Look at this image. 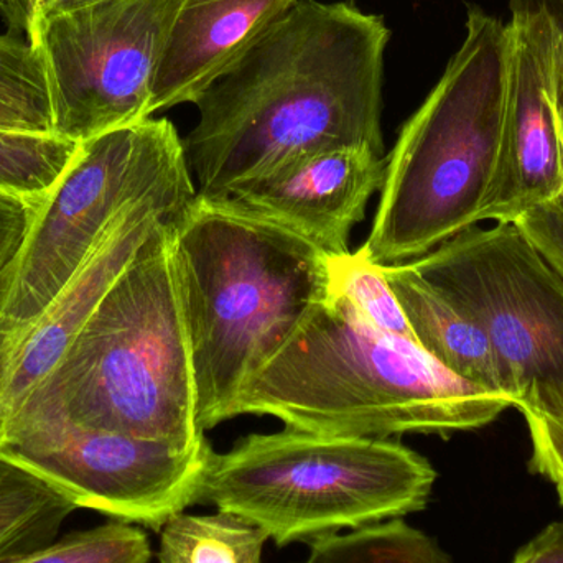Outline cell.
Listing matches in <instances>:
<instances>
[{"mask_svg": "<svg viewBox=\"0 0 563 563\" xmlns=\"http://www.w3.org/2000/svg\"><path fill=\"white\" fill-rule=\"evenodd\" d=\"M384 16L353 3L297 0L197 101L181 139L198 197L236 188L310 152L384 155Z\"/></svg>", "mask_w": 563, "mask_h": 563, "instance_id": "obj_1", "label": "cell"}, {"mask_svg": "<svg viewBox=\"0 0 563 563\" xmlns=\"http://www.w3.org/2000/svg\"><path fill=\"white\" fill-rule=\"evenodd\" d=\"M511 397L443 367L416 341L374 328L330 288L247 380L234 417L271 416L330 437L450 435L495 422Z\"/></svg>", "mask_w": 563, "mask_h": 563, "instance_id": "obj_2", "label": "cell"}, {"mask_svg": "<svg viewBox=\"0 0 563 563\" xmlns=\"http://www.w3.org/2000/svg\"><path fill=\"white\" fill-rule=\"evenodd\" d=\"M174 257L201 432L234 419L247 380L331 288L330 257L221 198H195Z\"/></svg>", "mask_w": 563, "mask_h": 563, "instance_id": "obj_3", "label": "cell"}, {"mask_svg": "<svg viewBox=\"0 0 563 563\" xmlns=\"http://www.w3.org/2000/svg\"><path fill=\"white\" fill-rule=\"evenodd\" d=\"M180 218L142 246L22 407L46 404L78 426L178 449L208 442L197 423L175 267L174 233Z\"/></svg>", "mask_w": 563, "mask_h": 563, "instance_id": "obj_4", "label": "cell"}, {"mask_svg": "<svg viewBox=\"0 0 563 563\" xmlns=\"http://www.w3.org/2000/svg\"><path fill=\"white\" fill-rule=\"evenodd\" d=\"M508 62V25L470 5L462 46L387 157L363 246L373 263L419 260L478 227L498 165Z\"/></svg>", "mask_w": 563, "mask_h": 563, "instance_id": "obj_5", "label": "cell"}, {"mask_svg": "<svg viewBox=\"0 0 563 563\" xmlns=\"http://www.w3.org/2000/svg\"><path fill=\"white\" fill-rule=\"evenodd\" d=\"M435 479L429 460L402 443L285 427L211 452L200 501L287 545L422 511Z\"/></svg>", "mask_w": 563, "mask_h": 563, "instance_id": "obj_6", "label": "cell"}, {"mask_svg": "<svg viewBox=\"0 0 563 563\" xmlns=\"http://www.w3.org/2000/svg\"><path fill=\"white\" fill-rule=\"evenodd\" d=\"M194 180L168 119L79 142L9 266L0 274V343L32 323L73 279L128 205Z\"/></svg>", "mask_w": 563, "mask_h": 563, "instance_id": "obj_7", "label": "cell"}, {"mask_svg": "<svg viewBox=\"0 0 563 563\" xmlns=\"http://www.w3.org/2000/svg\"><path fill=\"white\" fill-rule=\"evenodd\" d=\"M409 264L485 328L515 407L563 423V279L519 228L473 227Z\"/></svg>", "mask_w": 563, "mask_h": 563, "instance_id": "obj_8", "label": "cell"}, {"mask_svg": "<svg viewBox=\"0 0 563 563\" xmlns=\"http://www.w3.org/2000/svg\"><path fill=\"white\" fill-rule=\"evenodd\" d=\"M210 443H170L88 429L46 404L20 407L0 429V459L85 508L164 528L200 501Z\"/></svg>", "mask_w": 563, "mask_h": 563, "instance_id": "obj_9", "label": "cell"}, {"mask_svg": "<svg viewBox=\"0 0 563 563\" xmlns=\"http://www.w3.org/2000/svg\"><path fill=\"white\" fill-rule=\"evenodd\" d=\"M185 0H96L49 10L26 42L45 73L53 134L85 142L154 118L152 82Z\"/></svg>", "mask_w": 563, "mask_h": 563, "instance_id": "obj_10", "label": "cell"}, {"mask_svg": "<svg viewBox=\"0 0 563 563\" xmlns=\"http://www.w3.org/2000/svg\"><path fill=\"white\" fill-rule=\"evenodd\" d=\"M197 198L181 181L128 205L99 238L73 279L20 333L0 343V429L55 369L106 291L168 221Z\"/></svg>", "mask_w": 563, "mask_h": 563, "instance_id": "obj_11", "label": "cell"}, {"mask_svg": "<svg viewBox=\"0 0 563 563\" xmlns=\"http://www.w3.org/2000/svg\"><path fill=\"white\" fill-rule=\"evenodd\" d=\"M501 145L482 221L515 223L563 191V145L552 104L551 30L539 0H509Z\"/></svg>", "mask_w": 563, "mask_h": 563, "instance_id": "obj_12", "label": "cell"}, {"mask_svg": "<svg viewBox=\"0 0 563 563\" xmlns=\"http://www.w3.org/2000/svg\"><path fill=\"white\" fill-rule=\"evenodd\" d=\"M387 158L369 147L310 152L221 198L238 210L284 228L328 257L350 253L354 227L380 191Z\"/></svg>", "mask_w": 563, "mask_h": 563, "instance_id": "obj_13", "label": "cell"}, {"mask_svg": "<svg viewBox=\"0 0 563 563\" xmlns=\"http://www.w3.org/2000/svg\"><path fill=\"white\" fill-rule=\"evenodd\" d=\"M297 0H185L152 82V115L203 92Z\"/></svg>", "mask_w": 563, "mask_h": 563, "instance_id": "obj_14", "label": "cell"}, {"mask_svg": "<svg viewBox=\"0 0 563 563\" xmlns=\"http://www.w3.org/2000/svg\"><path fill=\"white\" fill-rule=\"evenodd\" d=\"M380 273L396 295L416 343L427 354L462 379L506 394L488 333L472 314L422 279L409 263L380 266Z\"/></svg>", "mask_w": 563, "mask_h": 563, "instance_id": "obj_15", "label": "cell"}, {"mask_svg": "<svg viewBox=\"0 0 563 563\" xmlns=\"http://www.w3.org/2000/svg\"><path fill=\"white\" fill-rule=\"evenodd\" d=\"M75 509L45 483L0 459V559L55 541Z\"/></svg>", "mask_w": 563, "mask_h": 563, "instance_id": "obj_16", "label": "cell"}, {"mask_svg": "<svg viewBox=\"0 0 563 563\" xmlns=\"http://www.w3.org/2000/svg\"><path fill=\"white\" fill-rule=\"evenodd\" d=\"M263 529L230 512L180 515L168 519L161 539V563H263Z\"/></svg>", "mask_w": 563, "mask_h": 563, "instance_id": "obj_17", "label": "cell"}, {"mask_svg": "<svg viewBox=\"0 0 563 563\" xmlns=\"http://www.w3.org/2000/svg\"><path fill=\"white\" fill-rule=\"evenodd\" d=\"M301 563H455L419 529L399 518L363 526L347 534L318 536Z\"/></svg>", "mask_w": 563, "mask_h": 563, "instance_id": "obj_18", "label": "cell"}, {"mask_svg": "<svg viewBox=\"0 0 563 563\" xmlns=\"http://www.w3.org/2000/svg\"><path fill=\"white\" fill-rule=\"evenodd\" d=\"M78 147L55 134L0 129V191L45 203Z\"/></svg>", "mask_w": 563, "mask_h": 563, "instance_id": "obj_19", "label": "cell"}, {"mask_svg": "<svg viewBox=\"0 0 563 563\" xmlns=\"http://www.w3.org/2000/svg\"><path fill=\"white\" fill-rule=\"evenodd\" d=\"M151 555L141 529L114 522L71 532L33 551L0 559V563H148Z\"/></svg>", "mask_w": 563, "mask_h": 563, "instance_id": "obj_20", "label": "cell"}, {"mask_svg": "<svg viewBox=\"0 0 563 563\" xmlns=\"http://www.w3.org/2000/svg\"><path fill=\"white\" fill-rule=\"evenodd\" d=\"M330 277L331 288L344 295L374 328L416 341L379 264L373 263L363 247L356 253L330 257Z\"/></svg>", "mask_w": 563, "mask_h": 563, "instance_id": "obj_21", "label": "cell"}, {"mask_svg": "<svg viewBox=\"0 0 563 563\" xmlns=\"http://www.w3.org/2000/svg\"><path fill=\"white\" fill-rule=\"evenodd\" d=\"M0 96L52 128L48 89L38 55L29 42L0 36Z\"/></svg>", "mask_w": 563, "mask_h": 563, "instance_id": "obj_22", "label": "cell"}, {"mask_svg": "<svg viewBox=\"0 0 563 563\" xmlns=\"http://www.w3.org/2000/svg\"><path fill=\"white\" fill-rule=\"evenodd\" d=\"M512 224L563 279V191L554 200L532 208Z\"/></svg>", "mask_w": 563, "mask_h": 563, "instance_id": "obj_23", "label": "cell"}, {"mask_svg": "<svg viewBox=\"0 0 563 563\" xmlns=\"http://www.w3.org/2000/svg\"><path fill=\"white\" fill-rule=\"evenodd\" d=\"M522 416L531 435V470L555 486L563 508V423L538 413Z\"/></svg>", "mask_w": 563, "mask_h": 563, "instance_id": "obj_24", "label": "cell"}, {"mask_svg": "<svg viewBox=\"0 0 563 563\" xmlns=\"http://www.w3.org/2000/svg\"><path fill=\"white\" fill-rule=\"evenodd\" d=\"M40 203L0 191V274L9 266L38 213Z\"/></svg>", "mask_w": 563, "mask_h": 563, "instance_id": "obj_25", "label": "cell"}, {"mask_svg": "<svg viewBox=\"0 0 563 563\" xmlns=\"http://www.w3.org/2000/svg\"><path fill=\"white\" fill-rule=\"evenodd\" d=\"M551 30L552 104L563 145V0H539Z\"/></svg>", "mask_w": 563, "mask_h": 563, "instance_id": "obj_26", "label": "cell"}, {"mask_svg": "<svg viewBox=\"0 0 563 563\" xmlns=\"http://www.w3.org/2000/svg\"><path fill=\"white\" fill-rule=\"evenodd\" d=\"M96 0H0V15L13 35L29 38L36 20L49 10L82 5Z\"/></svg>", "mask_w": 563, "mask_h": 563, "instance_id": "obj_27", "label": "cell"}, {"mask_svg": "<svg viewBox=\"0 0 563 563\" xmlns=\"http://www.w3.org/2000/svg\"><path fill=\"white\" fill-rule=\"evenodd\" d=\"M512 563H563V521L552 522L519 549Z\"/></svg>", "mask_w": 563, "mask_h": 563, "instance_id": "obj_28", "label": "cell"}, {"mask_svg": "<svg viewBox=\"0 0 563 563\" xmlns=\"http://www.w3.org/2000/svg\"><path fill=\"white\" fill-rule=\"evenodd\" d=\"M0 129L53 134L52 128L0 96Z\"/></svg>", "mask_w": 563, "mask_h": 563, "instance_id": "obj_29", "label": "cell"}]
</instances>
